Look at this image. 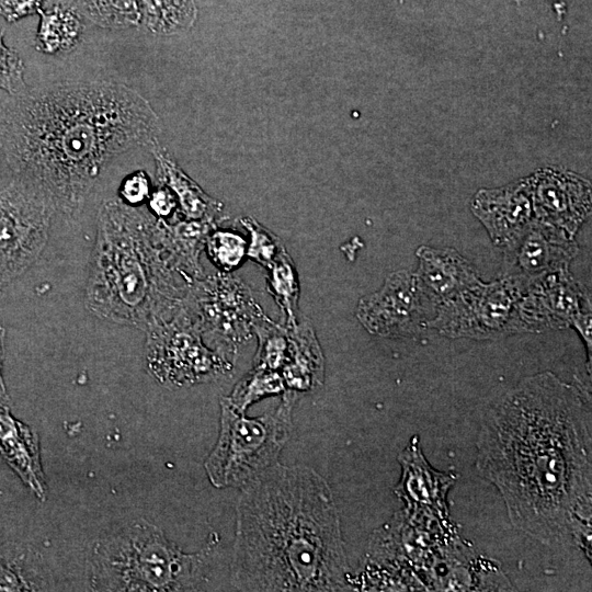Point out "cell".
<instances>
[{"label":"cell","mask_w":592,"mask_h":592,"mask_svg":"<svg viewBox=\"0 0 592 592\" xmlns=\"http://www.w3.org/2000/svg\"><path fill=\"white\" fill-rule=\"evenodd\" d=\"M592 419L585 387L551 372L521 380L487 411L476 468L511 524L536 540L591 554Z\"/></svg>","instance_id":"1"},{"label":"cell","mask_w":592,"mask_h":592,"mask_svg":"<svg viewBox=\"0 0 592 592\" xmlns=\"http://www.w3.org/2000/svg\"><path fill=\"white\" fill-rule=\"evenodd\" d=\"M149 102L114 81L64 82L24 92L0 121V148L13 178L73 215L116 156L156 143Z\"/></svg>","instance_id":"2"},{"label":"cell","mask_w":592,"mask_h":592,"mask_svg":"<svg viewBox=\"0 0 592 592\" xmlns=\"http://www.w3.org/2000/svg\"><path fill=\"white\" fill-rule=\"evenodd\" d=\"M231 572L240 591H349L335 501L308 466L278 462L241 488Z\"/></svg>","instance_id":"3"},{"label":"cell","mask_w":592,"mask_h":592,"mask_svg":"<svg viewBox=\"0 0 592 592\" xmlns=\"http://www.w3.org/2000/svg\"><path fill=\"white\" fill-rule=\"evenodd\" d=\"M155 220L121 198L101 205L86 287L90 312L145 330L152 318L170 314L182 301L191 285L179 281L162 257L153 238Z\"/></svg>","instance_id":"4"},{"label":"cell","mask_w":592,"mask_h":592,"mask_svg":"<svg viewBox=\"0 0 592 592\" xmlns=\"http://www.w3.org/2000/svg\"><path fill=\"white\" fill-rule=\"evenodd\" d=\"M210 548L185 554L156 525L134 521L95 543L91 587L102 591H192L204 580Z\"/></svg>","instance_id":"5"},{"label":"cell","mask_w":592,"mask_h":592,"mask_svg":"<svg viewBox=\"0 0 592 592\" xmlns=\"http://www.w3.org/2000/svg\"><path fill=\"white\" fill-rule=\"evenodd\" d=\"M298 392L286 389L280 406L249 418L220 398L219 434L204 468L216 488H242L278 462L293 432V409Z\"/></svg>","instance_id":"6"},{"label":"cell","mask_w":592,"mask_h":592,"mask_svg":"<svg viewBox=\"0 0 592 592\" xmlns=\"http://www.w3.org/2000/svg\"><path fill=\"white\" fill-rule=\"evenodd\" d=\"M146 363L168 387H186L228 376L234 364L204 342L182 301L170 314L152 318L145 328Z\"/></svg>","instance_id":"7"},{"label":"cell","mask_w":592,"mask_h":592,"mask_svg":"<svg viewBox=\"0 0 592 592\" xmlns=\"http://www.w3.org/2000/svg\"><path fill=\"white\" fill-rule=\"evenodd\" d=\"M206 345L232 363L264 316L250 288L228 274L195 281L183 297Z\"/></svg>","instance_id":"8"},{"label":"cell","mask_w":592,"mask_h":592,"mask_svg":"<svg viewBox=\"0 0 592 592\" xmlns=\"http://www.w3.org/2000/svg\"><path fill=\"white\" fill-rule=\"evenodd\" d=\"M522 293L500 277L480 281L436 308L430 329L448 338L499 339L525 332L519 315Z\"/></svg>","instance_id":"9"},{"label":"cell","mask_w":592,"mask_h":592,"mask_svg":"<svg viewBox=\"0 0 592 592\" xmlns=\"http://www.w3.org/2000/svg\"><path fill=\"white\" fill-rule=\"evenodd\" d=\"M55 212L44 194L18 179L0 190V288L39 258Z\"/></svg>","instance_id":"10"},{"label":"cell","mask_w":592,"mask_h":592,"mask_svg":"<svg viewBox=\"0 0 592 592\" xmlns=\"http://www.w3.org/2000/svg\"><path fill=\"white\" fill-rule=\"evenodd\" d=\"M436 304L415 273H390L380 289L360 299L356 317L372 334L386 338L413 337L430 329Z\"/></svg>","instance_id":"11"},{"label":"cell","mask_w":592,"mask_h":592,"mask_svg":"<svg viewBox=\"0 0 592 592\" xmlns=\"http://www.w3.org/2000/svg\"><path fill=\"white\" fill-rule=\"evenodd\" d=\"M502 248L501 277L511 282L522 294L539 278L569 267L579 252L574 238L536 219Z\"/></svg>","instance_id":"12"},{"label":"cell","mask_w":592,"mask_h":592,"mask_svg":"<svg viewBox=\"0 0 592 592\" xmlns=\"http://www.w3.org/2000/svg\"><path fill=\"white\" fill-rule=\"evenodd\" d=\"M591 311L588 292L565 267L530 285L519 303L525 332L566 329Z\"/></svg>","instance_id":"13"},{"label":"cell","mask_w":592,"mask_h":592,"mask_svg":"<svg viewBox=\"0 0 592 592\" xmlns=\"http://www.w3.org/2000/svg\"><path fill=\"white\" fill-rule=\"evenodd\" d=\"M534 218L574 238L591 212V185L561 169L545 168L528 177Z\"/></svg>","instance_id":"14"},{"label":"cell","mask_w":592,"mask_h":592,"mask_svg":"<svg viewBox=\"0 0 592 592\" xmlns=\"http://www.w3.org/2000/svg\"><path fill=\"white\" fill-rule=\"evenodd\" d=\"M398 462L401 476L394 492L403 501L405 509L410 513L451 519L446 497L457 475L434 469L422 453L418 435L399 453Z\"/></svg>","instance_id":"15"},{"label":"cell","mask_w":592,"mask_h":592,"mask_svg":"<svg viewBox=\"0 0 592 592\" xmlns=\"http://www.w3.org/2000/svg\"><path fill=\"white\" fill-rule=\"evenodd\" d=\"M471 210L492 242L502 248L535 219L528 177L502 187L479 190Z\"/></svg>","instance_id":"16"},{"label":"cell","mask_w":592,"mask_h":592,"mask_svg":"<svg viewBox=\"0 0 592 592\" xmlns=\"http://www.w3.org/2000/svg\"><path fill=\"white\" fill-rule=\"evenodd\" d=\"M415 254L414 273L436 306L481 281L471 263L454 249L421 246Z\"/></svg>","instance_id":"17"},{"label":"cell","mask_w":592,"mask_h":592,"mask_svg":"<svg viewBox=\"0 0 592 592\" xmlns=\"http://www.w3.org/2000/svg\"><path fill=\"white\" fill-rule=\"evenodd\" d=\"M0 455L22 482L44 501L46 487L37 435L11 414L10 406H0Z\"/></svg>","instance_id":"18"},{"label":"cell","mask_w":592,"mask_h":592,"mask_svg":"<svg viewBox=\"0 0 592 592\" xmlns=\"http://www.w3.org/2000/svg\"><path fill=\"white\" fill-rule=\"evenodd\" d=\"M286 328L287 357L280 372L286 389L300 394L320 387L325 377V360L311 322L305 318Z\"/></svg>","instance_id":"19"},{"label":"cell","mask_w":592,"mask_h":592,"mask_svg":"<svg viewBox=\"0 0 592 592\" xmlns=\"http://www.w3.org/2000/svg\"><path fill=\"white\" fill-rule=\"evenodd\" d=\"M52 577L41 554L21 543L0 545V591H45Z\"/></svg>","instance_id":"20"},{"label":"cell","mask_w":592,"mask_h":592,"mask_svg":"<svg viewBox=\"0 0 592 592\" xmlns=\"http://www.w3.org/2000/svg\"><path fill=\"white\" fill-rule=\"evenodd\" d=\"M152 146L157 161V178L162 186H167L177 195L183 215L190 220L215 221L220 212L216 201L207 196L175 162L158 146Z\"/></svg>","instance_id":"21"},{"label":"cell","mask_w":592,"mask_h":592,"mask_svg":"<svg viewBox=\"0 0 592 592\" xmlns=\"http://www.w3.org/2000/svg\"><path fill=\"white\" fill-rule=\"evenodd\" d=\"M41 21L35 37V48L55 55L72 50L80 42L83 22L80 13L70 4L57 3L38 11Z\"/></svg>","instance_id":"22"},{"label":"cell","mask_w":592,"mask_h":592,"mask_svg":"<svg viewBox=\"0 0 592 592\" xmlns=\"http://www.w3.org/2000/svg\"><path fill=\"white\" fill-rule=\"evenodd\" d=\"M140 22L153 34L171 35L191 27L196 19L194 0H138Z\"/></svg>","instance_id":"23"},{"label":"cell","mask_w":592,"mask_h":592,"mask_svg":"<svg viewBox=\"0 0 592 592\" xmlns=\"http://www.w3.org/2000/svg\"><path fill=\"white\" fill-rule=\"evenodd\" d=\"M266 269L269 292L285 316L284 326L293 327L298 322L299 284L294 263L285 247Z\"/></svg>","instance_id":"24"},{"label":"cell","mask_w":592,"mask_h":592,"mask_svg":"<svg viewBox=\"0 0 592 592\" xmlns=\"http://www.w3.org/2000/svg\"><path fill=\"white\" fill-rule=\"evenodd\" d=\"M81 16L104 29H125L140 23L138 0H69Z\"/></svg>","instance_id":"25"},{"label":"cell","mask_w":592,"mask_h":592,"mask_svg":"<svg viewBox=\"0 0 592 592\" xmlns=\"http://www.w3.org/2000/svg\"><path fill=\"white\" fill-rule=\"evenodd\" d=\"M286 390L284 379L280 372L253 366L234 387L229 402L241 412L249 406L267 396L283 394Z\"/></svg>","instance_id":"26"},{"label":"cell","mask_w":592,"mask_h":592,"mask_svg":"<svg viewBox=\"0 0 592 592\" xmlns=\"http://www.w3.org/2000/svg\"><path fill=\"white\" fill-rule=\"evenodd\" d=\"M253 332L259 341L253 366L281 372L287 357V328L264 315L253 325Z\"/></svg>","instance_id":"27"},{"label":"cell","mask_w":592,"mask_h":592,"mask_svg":"<svg viewBox=\"0 0 592 592\" xmlns=\"http://www.w3.org/2000/svg\"><path fill=\"white\" fill-rule=\"evenodd\" d=\"M205 243L212 260L224 270L238 266L247 253L244 239L229 231H215L208 235Z\"/></svg>","instance_id":"28"},{"label":"cell","mask_w":592,"mask_h":592,"mask_svg":"<svg viewBox=\"0 0 592 592\" xmlns=\"http://www.w3.org/2000/svg\"><path fill=\"white\" fill-rule=\"evenodd\" d=\"M242 225L250 234L251 242L247 247V254L254 262L267 267L284 248L281 240L272 232L250 218L242 219Z\"/></svg>","instance_id":"29"},{"label":"cell","mask_w":592,"mask_h":592,"mask_svg":"<svg viewBox=\"0 0 592 592\" xmlns=\"http://www.w3.org/2000/svg\"><path fill=\"white\" fill-rule=\"evenodd\" d=\"M24 64L18 52L8 47L0 31V89L12 95L24 93Z\"/></svg>","instance_id":"30"},{"label":"cell","mask_w":592,"mask_h":592,"mask_svg":"<svg viewBox=\"0 0 592 592\" xmlns=\"http://www.w3.org/2000/svg\"><path fill=\"white\" fill-rule=\"evenodd\" d=\"M149 181L144 171H137L125 178L119 189L121 200L135 206L147 198Z\"/></svg>","instance_id":"31"},{"label":"cell","mask_w":592,"mask_h":592,"mask_svg":"<svg viewBox=\"0 0 592 592\" xmlns=\"http://www.w3.org/2000/svg\"><path fill=\"white\" fill-rule=\"evenodd\" d=\"M45 0H0V15L8 22L38 13Z\"/></svg>","instance_id":"32"},{"label":"cell","mask_w":592,"mask_h":592,"mask_svg":"<svg viewBox=\"0 0 592 592\" xmlns=\"http://www.w3.org/2000/svg\"><path fill=\"white\" fill-rule=\"evenodd\" d=\"M150 208L156 217H168L175 207V201L169 189L160 186L152 193L149 201Z\"/></svg>","instance_id":"33"},{"label":"cell","mask_w":592,"mask_h":592,"mask_svg":"<svg viewBox=\"0 0 592 592\" xmlns=\"http://www.w3.org/2000/svg\"><path fill=\"white\" fill-rule=\"evenodd\" d=\"M5 331L0 323V406H10V398L2 375L3 350Z\"/></svg>","instance_id":"34"}]
</instances>
